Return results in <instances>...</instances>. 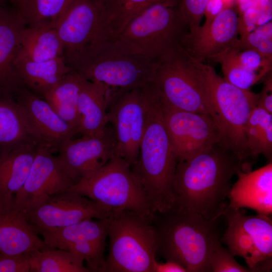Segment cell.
Listing matches in <instances>:
<instances>
[{"instance_id": "35", "label": "cell", "mask_w": 272, "mask_h": 272, "mask_svg": "<svg viewBox=\"0 0 272 272\" xmlns=\"http://www.w3.org/2000/svg\"><path fill=\"white\" fill-rule=\"evenodd\" d=\"M234 256L223 246L216 234L212 241L209 256L210 272H251L247 266L239 264Z\"/></svg>"}, {"instance_id": "18", "label": "cell", "mask_w": 272, "mask_h": 272, "mask_svg": "<svg viewBox=\"0 0 272 272\" xmlns=\"http://www.w3.org/2000/svg\"><path fill=\"white\" fill-rule=\"evenodd\" d=\"M27 26L14 6H0V95L14 96L22 85L14 67L20 47L21 34Z\"/></svg>"}, {"instance_id": "1", "label": "cell", "mask_w": 272, "mask_h": 272, "mask_svg": "<svg viewBox=\"0 0 272 272\" xmlns=\"http://www.w3.org/2000/svg\"><path fill=\"white\" fill-rule=\"evenodd\" d=\"M246 163L221 142L177 162L172 209L216 221L228 206L233 176L243 170Z\"/></svg>"}, {"instance_id": "19", "label": "cell", "mask_w": 272, "mask_h": 272, "mask_svg": "<svg viewBox=\"0 0 272 272\" xmlns=\"http://www.w3.org/2000/svg\"><path fill=\"white\" fill-rule=\"evenodd\" d=\"M228 196V208H244L270 216L272 213V161L254 171L239 170Z\"/></svg>"}, {"instance_id": "13", "label": "cell", "mask_w": 272, "mask_h": 272, "mask_svg": "<svg viewBox=\"0 0 272 272\" xmlns=\"http://www.w3.org/2000/svg\"><path fill=\"white\" fill-rule=\"evenodd\" d=\"M161 108L177 162L222 142L221 131L211 116L175 109L162 101Z\"/></svg>"}, {"instance_id": "40", "label": "cell", "mask_w": 272, "mask_h": 272, "mask_svg": "<svg viewBox=\"0 0 272 272\" xmlns=\"http://www.w3.org/2000/svg\"><path fill=\"white\" fill-rule=\"evenodd\" d=\"M153 272H187L186 269L177 262L166 260L160 262L156 260L153 267Z\"/></svg>"}, {"instance_id": "37", "label": "cell", "mask_w": 272, "mask_h": 272, "mask_svg": "<svg viewBox=\"0 0 272 272\" xmlns=\"http://www.w3.org/2000/svg\"><path fill=\"white\" fill-rule=\"evenodd\" d=\"M237 56L241 64L247 69L256 72L260 68L266 73L270 71L271 60L263 57L253 49L237 51Z\"/></svg>"}, {"instance_id": "22", "label": "cell", "mask_w": 272, "mask_h": 272, "mask_svg": "<svg viewBox=\"0 0 272 272\" xmlns=\"http://www.w3.org/2000/svg\"><path fill=\"white\" fill-rule=\"evenodd\" d=\"M77 106L80 116L78 133L94 135L105 131L109 123V96L103 85L83 78Z\"/></svg>"}, {"instance_id": "10", "label": "cell", "mask_w": 272, "mask_h": 272, "mask_svg": "<svg viewBox=\"0 0 272 272\" xmlns=\"http://www.w3.org/2000/svg\"><path fill=\"white\" fill-rule=\"evenodd\" d=\"M155 89L152 82L126 92L108 109V122L115 138V155L131 167L139 155L149 102Z\"/></svg>"}, {"instance_id": "6", "label": "cell", "mask_w": 272, "mask_h": 272, "mask_svg": "<svg viewBox=\"0 0 272 272\" xmlns=\"http://www.w3.org/2000/svg\"><path fill=\"white\" fill-rule=\"evenodd\" d=\"M154 61L131 54L113 41L97 44L75 69L86 80L103 85L109 105L120 95L153 82Z\"/></svg>"}, {"instance_id": "34", "label": "cell", "mask_w": 272, "mask_h": 272, "mask_svg": "<svg viewBox=\"0 0 272 272\" xmlns=\"http://www.w3.org/2000/svg\"><path fill=\"white\" fill-rule=\"evenodd\" d=\"M238 50L235 49L230 51L219 57L216 62L221 65L225 81L240 89L249 90L262 77L241 64L237 54Z\"/></svg>"}, {"instance_id": "24", "label": "cell", "mask_w": 272, "mask_h": 272, "mask_svg": "<svg viewBox=\"0 0 272 272\" xmlns=\"http://www.w3.org/2000/svg\"><path fill=\"white\" fill-rule=\"evenodd\" d=\"M38 145L14 96L0 95V154Z\"/></svg>"}, {"instance_id": "11", "label": "cell", "mask_w": 272, "mask_h": 272, "mask_svg": "<svg viewBox=\"0 0 272 272\" xmlns=\"http://www.w3.org/2000/svg\"><path fill=\"white\" fill-rule=\"evenodd\" d=\"M100 0H74L55 28L66 65L75 70L99 43L106 40L101 29Z\"/></svg>"}, {"instance_id": "28", "label": "cell", "mask_w": 272, "mask_h": 272, "mask_svg": "<svg viewBox=\"0 0 272 272\" xmlns=\"http://www.w3.org/2000/svg\"><path fill=\"white\" fill-rule=\"evenodd\" d=\"M228 227L223 237L229 251L243 258L251 271H269L271 265L262 261L250 234L242 227L233 210L227 207L224 214Z\"/></svg>"}, {"instance_id": "17", "label": "cell", "mask_w": 272, "mask_h": 272, "mask_svg": "<svg viewBox=\"0 0 272 272\" xmlns=\"http://www.w3.org/2000/svg\"><path fill=\"white\" fill-rule=\"evenodd\" d=\"M32 133L39 145L53 153L77 134L48 102L32 93L23 85L14 94Z\"/></svg>"}, {"instance_id": "39", "label": "cell", "mask_w": 272, "mask_h": 272, "mask_svg": "<svg viewBox=\"0 0 272 272\" xmlns=\"http://www.w3.org/2000/svg\"><path fill=\"white\" fill-rule=\"evenodd\" d=\"M259 95L256 106L272 114V83L271 75L266 78L261 92Z\"/></svg>"}, {"instance_id": "21", "label": "cell", "mask_w": 272, "mask_h": 272, "mask_svg": "<svg viewBox=\"0 0 272 272\" xmlns=\"http://www.w3.org/2000/svg\"><path fill=\"white\" fill-rule=\"evenodd\" d=\"M48 247L22 212L15 208L8 211H0L1 253L18 255Z\"/></svg>"}, {"instance_id": "27", "label": "cell", "mask_w": 272, "mask_h": 272, "mask_svg": "<svg viewBox=\"0 0 272 272\" xmlns=\"http://www.w3.org/2000/svg\"><path fill=\"white\" fill-rule=\"evenodd\" d=\"M83 79L73 70L65 74L44 98L76 133H78L80 124L78 99Z\"/></svg>"}, {"instance_id": "16", "label": "cell", "mask_w": 272, "mask_h": 272, "mask_svg": "<svg viewBox=\"0 0 272 272\" xmlns=\"http://www.w3.org/2000/svg\"><path fill=\"white\" fill-rule=\"evenodd\" d=\"M57 156L75 184L97 170L115 155V138L111 127L102 133L69 139L60 147Z\"/></svg>"}, {"instance_id": "23", "label": "cell", "mask_w": 272, "mask_h": 272, "mask_svg": "<svg viewBox=\"0 0 272 272\" xmlns=\"http://www.w3.org/2000/svg\"><path fill=\"white\" fill-rule=\"evenodd\" d=\"M14 67L22 85L43 99L61 78L73 70L66 65L63 56L43 62L16 57Z\"/></svg>"}, {"instance_id": "3", "label": "cell", "mask_w": 272, "mask_h": 272, "mask_svg": "<svg viewBox=\"0 0 272 272\" xmlns=\"http://www.w3.org/2000/svg\"><path fill=\"white\" fill-rule=\"evenodd\" d=\"M153 80L164 104L209 115L221 131L219 117L203 78L180 43L154 61Z\"/></svg>"}, {"instance_id": "42", "label": "cell", "mask_w": 272, "mask_h": 272, "mask_svg": "<svg viewBox=\"0 0 272 272\" xmlns=\"http://www.w3.org/2000/svg\"><path fill=\"white\" fill-rule=\"evenodd\" d=\"M10 0H0V6L7 5V3Z\"/></svg>"}, {"instance_id": "8", "label": "cell", "mask_w": 272, "mask_h": 272, "mask_svg": "<svg viewBox=\"0 0 272 272\" xmlns=\"http://www.w3.org/2000/svg\"><path fill=\"white\" fill-rule=\"evenodd\" d=\"M152 223L129 211L109 218V252L103 272H153L157 239Z\"/></svg>"}, {"instance_id": "31", "label": "cell", "mask_w": 272, "mask_h": 272, "mask_svg": "<svg viewBox=\"0 0 272 272\" xmlns=\"http://www.w3.org/2000/svg\"><path fill=\"white\" fill-rule=\"evenodd\" d=\"M249 157L263 155L267 163L272 161V114L255 106L248 118L245 130Z\"/></svg>"}, {"instance_id": "5", "label": "cell", "mask_w": 272, "mask_h": 272, "mask_svg": "<svg viewBox=\"0 0 272 272\" xmlns=\"http://www.w3.org/2000/svg\"><path fill=\"white\" fill-rule=\"evenodd\" d=\"M69 189L114 212L129 211L152 223L156 214L131 166L114 155Z\"/></svg>"}, {"instance_id": "33", "label": "cell", "mask_w": 272, "mask_h": 272, "mask_svg": "<svg viewBox=\"0 0 272 272\" xmlns=\"http://www.w3.org/2000/svg\"><path fill=\"white\" fill-rule=\"evenodd\" d=\"M232 210L241 225L252 238L262 261L271 264L272 222L269 216L260 214L246 216L241 209Z\"/></svg>"}, {"instance_id": "25", "label": "cell", "mask_w": 272, "mask_h": 272, "mask_svg": "<svg viewBox=\"0 0 272 272\" xmlns=\"http://www.w3.org/2000/svg\"><path fill=\"white\" fill-rule=\"evenodd\" d=\"M109 218L87 219L64 227L39 230L37 233L42 236L45 244L50 247L61 248L65 245L82 241L106 244Z\"/></svg>"}, {"instance_id": "2", "label": "cell", "mask_w": 272, "mask_h": 272, "mask_svg": "<svg viewBox=\"0 0 272 272\" xmlns=\"http://www.w3.org/2000/svg\"><path fill=\"white\" fill-rule=\"evenodd\" d=\"M177 163L156 87L149 102L139 155L131 167L155 214L168 212L174 205L173 182Z\"/></svg>"}, {"instance_id": "26", "label": "cell", "mask_w": 272, "mask_h": 272, "mask_svg": "<svg viewBox=\"0 0 272 272\" xmlns=\"http://www.w3.org/2000/svg\"><path fill=\"white\" fill-rule=\"evenodd\" d=\"M62 43L55 27H26L21 34L17 57L43 62L62 56Z\"/></svg>"}, {"instance_id": "32", "label": "cell", "mask_w": 272, "mask_h": 272, "mask_svg": "<svg viewBox=\"0 0 272 272\" xmlns=\"http://www.w3.org/2000/svg\"><path fill=\"white\" fill-rule=\"evenodd\" d=\"M74 0H22L16 8L27 27H55Z\"/></svg>"}, {"instance_id": "20", "label": "cell", "mask_w": 272, "mask_h": 272, "mask_svg": "<svg viewBox=\"0 0 272 272\" xmlns=\"http://www.w3.org/2000/svg\"><path fill=\"white\" fill-rule=\"evenodd\" d=\"M39 147L32 145L0 154V211L15 208V195L27 178Z\"/></svg>"}, {"instance_id": "14", "label": "cell", "mask_w": 272, "mask_h": 272, "mask_svg": "<svg viewBox=\"0 0 272 272\" xmlns=\"http://www.w3.org/2000/svg\"><path fill=\"white\" fill-rule=\"evenodd\" d=\"M239 31L240 21L236 12L232 8H225L194 32L184 34L180 44L198 61L216 62L222 55L238 49Z\"/></svg>"}, {"instance_id": "41", "label": "cell", "mask_w": 272, "mask_h": 272, "mask_svg": "<svg viewBox=\"0 0 272 272\" xmlns=\"http://www.w3.org/2000/svg\"><path fill=\"white\" fill-rule=\"evenodd\" d=\"M22 0H10L14 7L17 8L20 5Z\"/></svg>"}, {"instance_id": "9", "label": "cell", "mask_w": 272, "mask_h": 272, "mask_svg": "<svg viewBox=\"0 0 272 272\" xmlns=\"http://www.w3.org/2000/svg\"><path fill=\"white\" fill-rule=\"evenodd\" d=\"M191 58L203 78L219 116L221 143L245 162L249 157L246 127L252 110L257 105L259 94L232 85L219 76L210 65Z\"/></svg>"}, {"instance_id": "36", "label": "cell", "mask_w": 272, "mask_h": 272, "mask_svg": "<svg viewBox=\"0 0 272 272\" xmlns=\"http://www.w3.org/2000/svg\"><path fill=\"white\" fill-rule=\"evenodd\" d=\"M210 1L171 0L189 33L194 32L200 26V21Z\"/></svg>"}, {"instance_id": "15", "label": "cell", "mask_w": 272, "mask_h": 272, "mask_svg": "<svg viewBox=\"0 0 272 272\" xmlns=\"http://www.w3.org/2000/svg\"><path fill=\"white\" fill-rule=\"evenodd\" d=\"M75 183L57 156L39 146L27 178L16 193L14 208L21 212L48 196L65 191Z\"/></svg>"}, {"instance_id": "12", "label": "cell", "mask_w": 272, "mask_h": 272, "mask_svg": "<svg viewBox=\"0 0 272 272\" xmlns=\"http://www.w3.org/2000/svg\"><path fill=\"white\" fill-rule=\"evenodd\" d=\"M22 212L36 232L68 226L87 219L107 218L115 213L69 189L48 196Z\"/></svg>"}, {"instance_id": "7", "label": "cell", "mask_w": 272, "mask_h": 272, "mask_svg": "<svg viewBox=\"0 0 272 272\" xmlns=\"http://www.w3.org/2000/svg\"><path fill=\"white\" fill-rule=\"evenodd\" d=\"M188 28L170 1L148 7L113 40L123 50L154 61L180 43Z\"/></svg>"}, {"instance_id": "30", "label": "cell", "mask_w": 272, "mask_h": 272, "mask_svg": "<svg viewBox=\"0 0 272 272\" xmlns=\"http://www.w3.org/2000/svg\"><path fill=\"white\" fill-rule=\"evenodd\" d=\"M30 272H90L79 255L48 247L29 253Z\"/></svg>"}, {"instance_id": "29", "label": "cell", "mask_w": 272, "mask_h": 272, "mask_svg": "<svg viewBox=\"0 0 272 272\" xmlns=\"http://www.w3.org/2000/svg\"><path fill=\"white\" fill-rule=\"evenodd\" d=\"M101 29L103 39L113 40L129 22L155 3L170 0H100Z\"/></svg>"}, {"instance_id": "38", "label": "cell", "mask_w": 272, "mask_h": 272, "mask_svg": "<svg viewBox=\"0 0 272 272\" xmlns=\"http://www.w3.org/2000/svg\"><path fill=\"white\" fill-rule=\"evenodd\" d=\"M0 272H30L29 253L18 255L0 253Z\"/></svg>"}, {"instance_id": "4", "label": "cell", "mask_w": 272, "mask_h": 272, "mask_svg": "<svg viewBox=\"0 0 272 272\" xmlns=\"http://www.w3.org/2000/svg\"><path fill=\"white\" fill-rule=\"evenodd\" d=\"M155 227L157 254L183 266L187 272H210L209 256L217 234L216 221L186 211L171 209Z\"/></svg>"}]
</instances>
